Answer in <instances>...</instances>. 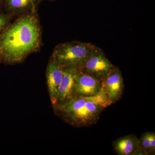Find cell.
Segmentation results:
<instances>
[{
	"instance_id": "1",
	"label": "cell",
	"mask_w": 155,
	"mask_h": 155,
	"mask_svg": "<svg viewBox=\"0 0 155 155\" xmlns=\"http://www.w3.org/2000/svg\"><path fill=\"white\" fill-rule=\"evenodd\" d=\"M38 20L33 13L19 17L0 35V62H22L38 51L41 41Z\"/></svg>"
},
{
	"instance_id": "2",
	"label": "cell",
	"mask_w": 155,
	"mask_h": 155,
	"mask_svg": "<svg viewBox=\"0 0 155 155\" xmlns=\"http://www.w3.org/2000/svg\"><path fill=\"white\" fill-rule=\"evenodd\" d=\"M95 95L75 97L67 102L56 106L58 115L69 125L86 127L96 124L105 109L111 105L105 87L103 84Z\"/></svg>"
},
{
	"instance_id": "3",
	"label": "cell",
	"mask_w": 155,
	"mask_h": 155,
	"mask_svg": "<svg viewBox=\"0 0 155 155\" xmlns=\"http://www.w3.org/2000/svg\"><path fill=\"white\" fill-rule=\"evenodd\" d=\"M94 45L73 41L58 45L52 54V60L63 67L78 69L90 54Z\"/></svg>"
},
{
	"instance_id": "4",
	"label": "cell",
	"mask_w": 155,
	"mask_h": 155,
	"mask_svg": "<svg viewBox=\"0 0 155 155\" xmlns=\"http://www.w3.org/2000/svg\"><path fill=\"white\" fill-rule=\"evenodd\" d=\"M115 67L102 50L94 45L86 60L78 69L79 72L101 80Z\"/></svg>"
},
{
	"instance_id": "5",
	"label": "cell",
	"mask_w": 155,
	"mask_h": 155,
	"mask_svg": "<svg viewBox=\"0 0 155 155\" xmlns=\"http://www.w3.org/2000/svg\"><path fill=\"white\" fill-rule=\"evenodd\" d=\"M101 80L105 87L111 104L120 100L123 94L124 84L122 73L119 68L114 67Z\"/></svg>"
},
{
	"instance_id": "6",
	"label": "cell",
	"mask_w": 155,
	"mask_h": 155,
	"mask_svg": "<svg viewBox=\"0 0 155 155\" xmlns=\"http://www.w3.org/2000/svg\"><path fill=\"white\" fill-rule=\"evenodd\" d=\"M77 68L64 67V75L59 87L56 106L67 102L75 97V87Z\"/></svg>"
},
{
	"instance_id": "7",
	"label": "cell",
	"mask_w": 155,
	"mask_h": 155,
	"mask_svg": "<svg viewBox=\"0 0 155 155\" xmlns=\"http://www.w3.org/2000/svg\"><path fill=\"white\" fill-rule=\"evenodd\" d=\"M102 87L101 80L78 71L75 87V97H88L97 94Z\"/></svg>"
},
{
	"instance_id": "8",
	"label": "cell",
	"mask_w": 155,
	"mask_h": 155,
	"mask_svg": "<svg viewBox=\"0 0 155 155\" xmlns=\"http://www.w3.org/2000/svg\"><path fill=\"white\" fill-rule=\"evenodd\" d=\"M64 75V67L52 60L48 65L46 76L49 92L54 105H57L59 87Z\"/></svg>"
},
{
	"instance_id": "9",
	"label": "cell",
	"mask_w": 155,
	"mask_h": 155,
	"mask_svg": "<svg viewBox=\"0 0 155 155\" xmlns=\"http://www.w3.org/2000/svg\"><path fill=\"white\" fill-rule=\"evenodd\" d=\"M113 149L119 155H135L140 147V140L131 134L119 137L113 142Z\"/></svg>"
},
{
	"instance_id": "10",
	"label": "cell",
	"mask_w": 155,
	"mask_h": 155,
	"mask_svg": "<svg viewBox=\"0 0 155 155\" xmlns=\"http://www.w3.org/2000/svg\"><path fill=\"white\" fill-rule=\"evenodd\" d=\"M7 10L14 14H20L32 11L35 8L34 0H5Z\"/></svg>"
},
{
	"instance_id": "11",
	"label": "cell",
	"mask_w": 155,
	"mask_h": 155,
	"mask_svg": "<svg viewBox=\"0 0 155 155\" xmlns=\"http://www.w3.org/2000/svg\"><path fill=\"white\" fill-rule=\"evenodd\" d=\"M139 140L140 146L145 151L147 155L155 154V132H147L143 134Z\"/></svg>"
},
{
	"instance_id": "12",
	"label": "cell",
	"mask_w": 155,
	"mask_h": 155,
	"mask_svg": "<svg viewBox=\"0 0 155 155\" xmlns=\"http://www.w3.org/2000/svg\"><path fill=\"white\" fill-rule=\"evenodd\" d=\"M10 22V18L8 16L0 13V33L5 30Z\"/></svg>"
},
{
	"instance_id": "13",
	"label": "cell",
	"mask_w": 155,
	"mask_h": 155,
	"mask_svg": "<svg viewBox=\"0 0 155 155\" xmlns=\"http://www.w3.org/2000/svg\"><path fill=\"white\" fill-rule=\"evenodd\" d=\"M2 0H0V4H1V2H2Z\"/></svg>"
}]
</instances>
